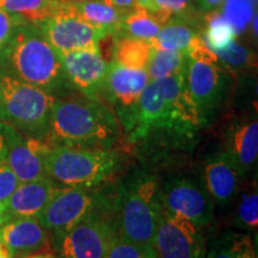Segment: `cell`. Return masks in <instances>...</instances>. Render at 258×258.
<instances>
[{"label":"cell","mask_w":258,"mask_h":258,"mask_svg":"<svg viewBox=\"0 0 258 258\" xmlns=\"http://www.w3.org/2000/svg\"><path fill=\"white\" fill-rule=\"evenodd\" d=\"M118 135L117 121L101 98L67 92L54 101L47 135L50 144L112 150Z\"/></svg>","instance_id":"cell-1"},{"label":"cell","mask_w":258,"mask_h":258,"mask_svg":"<svg viewBox=\"0 0 258 258\" xmlns=\"http://www.w3.org/2000/svg\"><path fill=\"white\" fill-rule=\"evenodd\" d=\"M0 71L55 97L71 90L60 54L36 24L17 25L0 54Z\"/></svg>","instance_id":"cell-2"},{"label":"cell","mask_w":258,"mask_h":258,"mask_svg":"<svg viewBox=\"0 0 258 258\" xmlns=\"http://www.w3.org/2000/svg\"><path fill=\"white\" fill-rule=\"evenodd\" d=\"M120 158L112 150L53 145L44 167L54 184L66 188H97L117 170Z\"/></svg>","instance_id":"cell-3"},{"label":"cell","mask_w":258,"mask_h":258,"mask_svg":"<svg viewBox=\"0 0 258 258\" xmlns=\"http://www.w3.org/2000/svg\"><path fill=\"white\" fill-rule=\"evenodd\" d=\"M161 212L158 180L153 176H137L122 190L115 205L117 234L134 243L153 246Z\"/></svg>","instance_id":"cell-4"},{"label":"cell","mask_w":258,"mask_h":258,"mask_svg":"<svg viewBox=\"0 0 258 258\" xmlns=\"http://www.w3.org/2000/svg\"><path fill=\"white\" fill-rule=\"evenodd\" d=\"M56 97L0 71V120L28 137L47 139Z\"/></svg>","instance_id":"cell-5"},{"label":"cell","mask_w":258,"mask_h":258,"mask_svg":"<svg viewBox=\"0 0 258 258\" xmlns=\"http://www.w3.org/2000/svg\"><path fill=\"white\" fill-rule=\"evenodd\" d=\"M186 54V86L206 124L224 99L227 73L217 54L203 41L202 35L192 42Z\"/></svg>","instance_id":"cell-6"},{"label":"cell","mask_w":258,"mask_h":258,"mask_svg":"<svg viewBox=\"0 0 258 258\" xmlns=\"http://www.w3.org/2000/svg\"><path fill=\"white\" fill-rule=\"evenodd\" d=\"M115 212L108 202L57 239L61 258H105L115 235Z\"/></svg>","instance_id":"cell-7"},{"label":"cell","mask_w":258,"mask_h":258,"mask_svg":"<svg viewBox=\"0 0 258 258\" xmlns=\"http://www.w3.org/2000/svg\"><path fill=\"white\" fill-rule=\"evenodd\" d=\"M106 200L96 188L56 186L55 191L37 219L56 239L83 219L104 205Z\"/></svg>","instance_id":"cell-8"},{"label":"cell","mask_w":258,"mask_h":258,"mask_svg":"<svg viewBox=\"0 0 258 258\" xmlns=\"http://www.w3.org/2000/svg\"><path fill=\"white\" fill-rule=\"evenodd\" d=\"M163 209L205 228L214 215V203L205 184L191 177H172L160 186Z\"/></svg>","instance_id":"cell-9"},{"label":"cell","mask_w":258,"mask_h":258,"mask_svg":"<svg viewBox=\"0 0 258 258\" xmlns=\"http://www.w3.org/2000/svg\"><path fill=\"white\" fill-rule=\"evenodd\" d=\"M36 25L59 54L98 48L99 41L110 34L84 21L71 4Z\"/></svg>","instance_id":"cell-10"},{"label":"cell","mask_w":258,"mask_h":258,"mask_svg":"<svg viewBox=\"0 0 258 258\" xmlns=\"http://www.w3.org/2000/svg\"><path fill=\"white\" fill-rule=\"evenodd\" d=\"M150 82L146 70H133L111 61L101 91L114 106L121 124L129 133L133 128L135 111L141 93Z\"/></svg>","instance_id":"cell-11"},{"label":"cell","mask_w":258,"mask_h":258,"mask_svg":"<svg viewBox=\"0 0 258 258\" xmlns=\"http://www.w3.org/2000/svg\"><path fill=\"white\" fill-rule=\"evenodd\" d=\"M157 258H206L202 228L163 209L153 244Z\"/></svg>","instance_id":"cell-12"},{"label":"cell","mask_w":258,"mask_h":258,"mask_svg":"<svg viewBox=\"0 0 258 258\" xmlns=\"http://www.w3.org/2000/svg\"><path fill=\"white\" fill-rule=\"evenodd\" d=\"M5 137L8 145L6 161L19 182L47 177L44 160L51 146L47 139L28 137L8 123H5Z\"/></svg>","instance_id":"cell-13"},{"label":"cell","mask_w":258,"mask_h":258,"mask_svg":"<svg viewBox=\"0 0 258 258\" xmlns=\"http://www.w3.org/2000/svg\"><path fill=\"white\" fill-rule=\"evenodd\" d=\"M60 59L71 89L99 98L110 62L98 48L62 53Z\"/></svg>","instance_id":"cell-14"},{"label":"cell","mask_w":258,"mask_h":258,"mask_svg":"<svg viewBox=\"0 0 258 258\" xmlns=\"http://www.w3.org/2000/svg\"><path fill=\"white\" fill-rule=\"evenodd\" d=\"M167 133L178 135L169 106L156 82H148L139 99L129 138L132 141H140L147 140L152 135Z\"/></svg>","instance_id":"cell-15"},{"label":"cell","mask_w":258,"mask_h":258,"mask_svg":"<svg viewBox=\"0 0 258 258\" xmlns=\"http://www.w3.org/2000/svg\"><path fill=\"white\" fill-rule=\"evenodd\" d=\"M165 99L179 137L191 138L205 124L186 86L185 72L156 82Z\"/></svg>","instance_id":"cell-16"},{"label":"cell","mask_w":258,"mask_h":258,"mask_svg":"<svg viewBox=\"0 0 258 258\" xmlns=\"http://www.w3.org/2000/svg\"><path fill=\"white\" fill-rule=\"evenodd\" d=\"M224 153L230 158L241 177L256 165L258 158V122L244 117L228 127L225 137Z\"/></svg>","instance_id":"cell-17"},{"label":"cell","mask_w":258,"mask_h":258,"mask_svg":"<svg viewBox=\"0 0 258 258\" xmlns=\"http://www.w3.org/2000/svg\"><path fill=\"white\" fill-rule=\"evenodd\" d=\"M203 176L206 190L213 203L218 206H228L239 194L243 177L224 152L215 154L206 161Z\"/></svg>","instance_id":"cell-18"},{"label":"cell","mask_w":258,"mask_h":258,"mask_svg":"<svg viewBox=\"0 0 258 258\" xmlns=\"http://www.w3.org/2000/svg\"><path fill=\"white\" fill-rule=\"evenodd\" d=\"M47 230L35 217L11 218L0 227V241L16 256L41 249L47 241Z\"/></svg>","instance_id":"cell-19"},{"label":"cell","mask_w":258,"mask_h":258,"mask_svg":"<svg viewBox=\"0 0 258 258\" xmlns=\"http://www.w3.org/2000/svg\"><path fill=\"white\" fill-rule=\"evenodd\" d=\"M56 185L48 177L22 182L5 203V209L11 218H37L55 191Z\"/></svg>","instance_id":"cell-20"},{"label":"cell","mask_w":258,"mask_h":258,"mask_svg":"<svg viewBox=\"0 0 258 258\" xmlns=\"http://www.w3.org/2000/svg\"><path fill=\"white\" fill-rule=\"evenodd\" d=\"M202 15L198 17L171 19L161 27L151 43L154 49L184 51L202 35Z\"/></svg>","instance_id":"cell-21"},{"label":"cell","mask_w":258,"mask_h":258,"mask_svg":"<svg viewBox=\"0 0 258 258\" xmlns=\"http://www.w3.org/2000/svg\"><path fill=\"white\" fill-rule=\"evenodd\" d=\"M71 6L92 27L110 34H115L124 16L109 0H86L79 4H71Z\"/></svg>","instance_id":"cell-22"},{"label":"cell","mask_w":258,"mask_h":258,"mask_svg":"<svg viewBox=\"0 0 258 258\" xmlns=\"http://www.w3.org/2000/svg\"><path fill=\"white\" fill-rule=\"evenodd\" d=\"M151 41L128 36H115L112 61L133 70H146L152 55Z\"/></svg>","instance_id":"cell-23"},{"label":"cell","mask_w":258,"mask_h":258,"mask_svg":"<svg viewBox=\"0 0 258 258\" xmlns=\"http://www.w3.org/2000/svg\"><path fill=\"white\" fill-rule=\"evenodd\" d=\"M66 5L62 0H0V9L31 24L42 23Z\"/></svg>","instance_id":"cell-24"},{"label":"cell","mask_w":258,"mask_h":258,"mask_svg":"<svg viewBox=\"0 0 258 258\" xmlns=\"http://www.w3.org/2000/svg\"><path fill=\"white\" fill-rule=\"evenodd\" d=\"M161 23L156 16L146 9L134 6L122 17L115 36H128L151 41L161 29Z\"/></svg>","instance_id":"cell-25"},{"label":"cell","mask_w":258,"mask_h":258,"mask_svg":"<svg viewBox=\"0 0 258 258\" xmlns=\"http://www.w3.org/2000/svg\"><path fill=\"white\" fill-rule=\"evenodd\" d=\"M238 35L222 17L220 11H213L202 16V38L209 49L217 51L228 47L232 42L237 40Z\"/></svg>","instance_id":"cell-26"},{"label":"cell","mask_w":258,"mask_h":258,"mask_svg":"<svg viewBox=\"0 0 258 258\" xmlns=\"http://www.w3.org/2000/svg\"><path fill=\"white\" fill-rule=\"evenodd\" d=\"M207 258H257V254L251 235L226 232L213 245Z\"/></svg>","instance_id":"cell-27"},{"label":"cell","mask_w":258,"mask_h":258,"mask_svg":"<svg viewBox=\"0 0 258 258\" xmlns=\"http://www.w3.org/2000/svg\"><path fill=\"white\" fill-rule=\"evenodd\" d=\"M186 61L188 54L184 51L153 49L146 69L148 79L150 82H157L185 72Z\"/></svg>","instance_id":"cell-28"},{"label":"cell","mask_w":258,"mask_h":258,"mask_svg":"<svg viewBox=\"0 0 258 258\" xmlns=\"http://www.w3.org/2000/svg\"><path fill=\"white\" fill-rule=\"evenodd\" d=\"M147 10L156 16L161 25L171 19L198 17L203 14L196 8L194 0H152Z\"/></svg>","instance_id":"cell-29"},{"label":"cell","mask_w":258,"mask_h":258,"mask_svg":"<svg viewBox=\"0 0 258 258\" xmlns=\"http://www.w3.org/2000/svg\"><path fill=\"white\" fill-rule=\"evenodd\" d=\"M256 4L254 0H225L219 11L239 36L249 28L251 19L257 12Z\"/></svg>","instance_id":"cell-30"},{"label":"cell","mask_w":258,"mask_h":258,"mask_svg":"<svg viewBox=\"0 0 258 258\" xmlns=\"http://www.w3.org/2000/svg\"><path fill=\"white\" fill-rule=\"evenodd\" d=\"M234 224L244 230L257 231L258 227V192L254 189L240 194L235 206Z\"/></svg>","instance_id":"cell-31"},{"label":"cell","mask_w":258,"mask_h":258,"mask_svg":"<svg viewBox=\"0 0 258 258\" xmlns=\"http://www.w3.org/2000/svg\"><path fill=\"white\" fill-rule=\"evenodd\" d=\"M105 258H157L152 245L139 244L116 234Z\"/></svg>","instance_id":"cell-32"},{"label":"cell","mask_w":258,"mask_h":258,"mask_svg":"<svg viewBox=\"0 0 258 258\" xmlns=\"http://www.w3.org/2000/svg\"><path fill=\"white\" fill-rule=\"evenodd\" d=\"M218 59L228 70H244L253 66L252 53L240 44L237 40L232 42L228 47L217 51Z\"/></svg>","instance_id":"cell-33"},{"label":"cell","mask_w":258,"mask_h":258,"mask_svg":"<svg viewBox=\"0 0 258 258\" xmlns=\"http://www.w3.org/2000/svg\"><path fill=\"white\" fill-rule=\"evenodd\" d=\"M19 179L16 173L9 166L6 159L0 160V206L5 203L19 185Z\"/></svg>","instance_id":"cell-34"},{"label":"cell","mask_w":258,"mask_h":258,"mask_svg":"<svg viewBox=\"0 0 258 258\" xmlns=\"http://www.w3.org/2000/svg\"><path fill=\"white\" fill-rule=\"evenodd\" d=\"M21 22L23 21L14 15L9 14L5 10L0 9V54L11 38L15 29Z\"/></svg>","instance_id":"cell-35"},{"label":"cell","mask_w":258,"mask_h":258,"mask_svg":"<svg viewBox=\"0 0 258 258\" xmlns=\"http://www.w3.org/2000/svg\"><path fill=\"white\" fill-rule=\"evenodd\" d=\"M224 2L225 0H194L196 8L201 12H203V14L219 11L222 4H224Z\"/></svg>","instance_id":"cell-36"},{"label":"cell","mask_w":258,"mask_h":258,"mask_svg":"<svg viewBox=\"0 0 258 258\" xmlns=\"http://www.w3.org/2000/svg\"><path fill=\"white\" fill-rule=\"evenodd\" d=\"M109 2L124 15L134 8V0H109Z\"/></svg>","instance_id":"cell-37"},{"label":"cell","mask_w":258,"mask_h":258,"mask_svg":"<svg viewBox=\"0 0 258 258\" xmlns=\"http://www.w3.org/2000/svg\"><path fill=\"white\" fill-rule=\"evenodd\" d=\"M6 153H8V145L5 137V123L0 120V160L6 159Z\"/></svg>","instance_id":"cell-38"},{"label":"cell","mask_w":258,"mask_h":258,"mask_svg":"<svg viewBox=\"0 0 258 258\" xmlns=\"http://www.w3.org/2000/svg\"><path fill=\"white\" fill-rule=\"evenodd\" d=\"M9 219H11V217H10L9 213L6 212L5 207L4 206H0V227H2V226L4 225Z\"/></svg>","instance_id":"cell-39"},{"label":"cell","mask_w":258,"mask_h":258,"mask_svg":"<svg viewBox=\"0 0 258 258\" xmlns=\"http://www.w3.org/2000/svg\"><path fill=\"white\" fill-rule=\"evenodd\" d=\"M0 258H14L12 253L10 252V250L2 243V241H0Z\"/></svg>","instance_id":"cell-40"},{"label":"cell","mask_w":258,"mask_h":258,"mask_svg":"<svg viewBox=\"0 0 258 258\" xmlns=\"http://www.w3.org/2000/svg\"><path fill=\"white\" fill-rule=\"evenodd\" d=\"M151 4H152V0H134V6H138V8L147 10Z\"/></svg>","instance_id":"cell-41"},{"label":"cell","mask_w":258,"mask_h":258,"mask_svg":"<svg viewBox=\"0 0 258 258\" xmlns=\"http://www.w3.org/2000/svg\"><path fill=\"white\" fill-rule=\"evenodd\" d=\"M62 2L66 4H79V3H84L86 0H62Z\"/></svg>","instance_id":"cell-42"},{"label":"cell","mask_w":258,"mask_h":258,"mask_svg":"<svg viewBox=\"0 0 258 258\" xmlns=\"http://www.w3.org/2000/svg\"><path fill=\"white\" fill-rule=\"evenodd\" d=\"M25 258H54V257H50V256H46V254H35V256H28Z\"/></svg>","instance_id":"cell-43"},{"label":"cell","mask_w":258,"mask_h":258,"mask_svg":"<svg viewBox=\"0 0 258 258\" xmlns=\"http://www.w3.org/2000/svg\"><path fill=\"white\" fill-rule=\"evenodd\" d=\"M254 2H257V0H254Z\"/></svg>","instance_id":"cell-44"}]
</instances>
